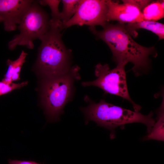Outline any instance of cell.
I'll use <instances>...</instances> for the list:
<instances>
[{
    "mask_svg": "<svg viewBox=\"0 0 164 164\" xmlns=\"http://www.w3.org/2000/svg\"><path fill=\"white\" fill-rule=\"evenodd\" d=\"M123 2L128 3L136 6L142 12L144 9L152 2L151 0H122Z\"/></svg>",
    "mask_w": 164,
    "mask_h": 164,
    "instance_id": "obj_17",
    "label": "cell"
},
{
    "mask_svg": "<svg viewBox=\"0 0 164 164\" xmlns=\"http://www.w3.org/2000/svg\"><path fill=\"white\" fill-rule=\"evenodd\" d=\"M33 1L0 0V22H3L5 30H15Z\"/></svg>",
    "mask_w": 164,
    "mask_h": 164,
    "instance_id": "obj_8",
    "label": "cell"
},
{
    "mask_svg": "<svg viewBox=\"0 0 164 164\" xmlns=\"http://www.w3.org/2000/svg\"><path fill=\"white\" fill-rule=\"evenodd\" d=\"M89 29L108 45L117 65L132 63L133 65L132 70L137 77L148 71L150 63L149 56L155 57L157 55L154 46L145 47L134 41L124 23H108L101 31L97 30L95 26H90Z\"/></svg>",
    "mask_w": 164,
    "mask_h": 164,
    "instance_id": "obj_1",
    "label": "cell"
},
{
    "mask_svg": "<svg viewBox=\"0 0 164 164\" xmlns=\"http://www.w3.org/2000/svg\"><path fill=\"white\" fill-rule=\"evenodd\" d=\"M85 100L89 102V104L86 107L81 108L80 110L85 116L86 124L89 121H93L98 126L109 130L111 139L115 137V129L117 127L124 128L125 125L128 124L141 123L146 125L148 134L155 122V119L152 118V111L148 115H144L139 112L132 111L107 103L103 99L96 103L87 96Z\"/></svg>",
    "mask_w": 164,
    "mask_h": 164,
    "instance_id": "obj_2",
    "label": "cell"
},
{
    "mask_svg": "<svg viewBox=\"0 0 164 164\" xmlns=\"http://www.w3.org/2000/svg\"><path fill=\"white\" fill-rule=\"evenodd\" d=\"M18 27L20 32L9 42V48L12 50L17 46L20 45L32 49L34 40L36 39L40 40L48 32L50 20L47 14L33 1Z\"/></svg>",
    "mask_w": 164,
    "mask_h": 164,
    "instance_id": "obj_5",
    "label": "cell"
},
{
    "mask_svg": "<svg viewBox=\"0 0 164 164\" xmlns=\"http://www.w3.org/2000/svg\"><path fill=\"white\" fill-rule=\"evenodd\" d=\"M164 0L152 1L142 12L144 20L156 21L164 17Z\"/></svg>",
    "mask_w": 164,
    "mask_h": 164,
    "instance_id": "obj_13",
    "label": "cell"
},
{
    "mask_svg": "<svg viewBox=\"0 0 164 164\" xmlns=\"http://www.w3.org/2000/svg\"><path fill=\"white\" fill-rule=\"evenodd\" d=\"M106 0H80L75 14L67 22L61 25V29L75 25L90 26L100 25L104 28L108 23Z\"/></svg>",
    "mask_w": 164,
    "mask_h": 164,
    "instance_id": "obj_7",
    "label": "cell"
},
{
    "mask_svg": "<svg viewBox=\"0 0 164 164\" xmlns=\"http://www.w3.org/2000/svg\"><path fill=\"white\" fill-rule=\"evenodd\" d=\"M161 105L156 111L157 117L155 122L150 132L142 138V140H154L164 141V98L163 94Z\"/></svg>",
    "mask_w": 164,
    "mask_h": 164,
    "instance_id": "obj_11",
    "label": "cell"
},
{
    "mask_svg": "<svg viewBox=\"0 0 164 164\" xmlns=\"http://www.w3.org/2000/svg\"><path fill=\"white\" fill-rule=\"evenodd\" d=\"M80 0H63V8L60 12V20L61 24L68 22L75 14Z\"/></svg>",
    "mask_w": 164,
    "mask_h": 164,
    "instance_id": "obj_14",
    "label": "cell"
},
{
    "mask_svg": "<svg viewBox=\"0 0 164 164\" xmlns=\"http://www.w3.org/2000/svg\"><path fill=\"white\" fill-rule=\"evenodd\" d=\"M108 10L106 16L107 22L116 20L125 23H136L144 20L142 12L136 6L125 2L106 0Z\"/></svg>",
    "mask_w": 164,
    "mask_h": 164,
    "instance_id": "obj_9",
    "label": "cell"
},
{
    "mask_svg": "<svg viewBox=\"0 0 164 164\" xmlns=\"http://www.w3.org/2000/svg\"><path fill=\"white\" fill-rule=\"evenodd\" d=\"M127 64H118L111 69L107 64L102 65L99 63L95 66L94 71L97 78L92 81L82 82V85L84 87H97L106 93L120 97L131 103L135 111L139 112L141 107L132 100L128 93L125 70Z\"/></svg>",
    "mask_w": 164,
    "mask_h": 164,
    "instance_id": "obj_6",
    "label": "cell"
},
{
    "mask_svg": "<svg viewBox=\"0 0 164 164\" xmlns=\"http://www.w3.org/2000/svg\"><path fill=\"white\" fill-rule=\"evenodd\" d=\"M80 70L76 65L61 73L45 76L42 85L41 97L42 105L50 121H58L64 107L72 99L74 82L80 79Z\"/></svg>",
    "mask_w": 164,
    "mask_h": 164,
    "instance_id": "obj_3",
    "label": "cell"
},
{
    "mask_svg": "<svg viewBox=\"0 0 164 164\" xmlns=\"http://www.w3.org/2000/svg\"><path fill=\"white\" fill-rule=\"evenodd\" d=\"M27 54L22 50L18 58L14 61L9 59L7 61L8 66L7 71L4 76L2 81L10 84L14 81L19 79V74L23 63L26 61Z\"/></svg>",
    "mask_w": 164,
    "mask_h": 164,
    "instance_id": "obj_12",
    "label": "cell"
},
{
    "mask_svg": "<svg viewBox=\"0 0 164 164\" xmlns=\"http://www.w3.org/2000/svg\"><path fill=\"white\" fill-rule=\"evenodd\" d=\"M9 164H41L32 161L12 160L9 159Z\"/></svg>",
    "mask_w": 164,
    "mask_h": 164,
    "instance_id": "obj_18",
    "label": "cell"
},
{
    "mask_svg": "<svg viewBox=\"0 0 164 164\" xmlns=\"http://www.w3.org/2000/svg\"><path fill=\"white\" fill-rule=\"evenodd\" d=\"M125 29L131 35L135 37L137 35L136 30L142 29L150 31L156 35L159 40L164 38V25L156 21L145 20L134 23L125 24Z\"/></svg>",
    "mask_w": 164,
    "mask_h": 164,
    "instance_id": "obj_10",
    "label": "cell"
},
{
    "mask_svg": "<svg viewBox=\"0 0 164 164\" xmlns=\"http://www.w3.org/2000/svg\"><path fill=\"white\" fill-rule=\"evenodd\" d=\"M60 23L50 20L49 29L40 40L36 66L45 76L61 73L72 67V51L62 39Z\"/></svg>",
    "mask_w": 164,
    "mask_h": 164,
    "instance_id": "obj_4",
    "label": "cell"
},
{
    "mask_svg": "<svg viewBox=\"0 0 164 164\" xmlns=\"http://www.w3.org/2000/svg\"><path fill=\"white\" fill-rule=\"evenodd\" d=\"M60 0H44L38 1L42 5H48L51 11L52 18L51 19L60 21V12L59 10V5Z\"/></svg>",
    "mask_w": 164,
    "mask_h": 164,
    "instance_id": "obj_15",
    "label": "cell"
},
{
    "mask_svg": "<svg viewBox=\"0 0 164 164\" xmlns=\"http://www.w3.org/2000/svg\"><path fill=\"white\" fill-rule=\"evenodd\" d=\"M28 84L27 81L21 83L15 84L12 82L8 84L3 81H0V96L7 94L12 91L19 89Z\"/></svg>",
    "mask_w": 164,
    "mask_h": 164,
    "instance_id": "obj_16",
    "label": "cell"
}]
</instances>
